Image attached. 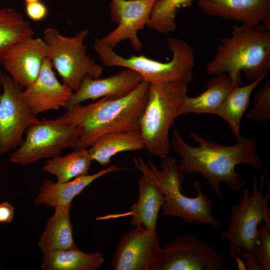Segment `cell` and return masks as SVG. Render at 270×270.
Returning <instances> with one entry per match:
<instances>
[{
    "instance_id": "6da1fadb",
    "label": "cell",
    "mask_w": 270,
    "mask_h": 270,
    "mask_svg": "<svg viewBox=\"0 0 270 270\" xmlns=\"http://www.w3.org/2000/svg\"><path fill=\"white\" fill-rule=\"evenodd\" d=\"M190 136L198 143V146L188 144L178 132L174 130L171 144L180 156V168L184 174H200L222 201V182L236 192L242 187V177L236 170V165L246 164L255 170L262 166L258 144L254 138L240 136L236 144L226 146L207 140L196 133L192 132Z\"/></svg>"
},
{
    "instance_id": "7a4b0ae2",
    "label": "cell",
    "mask_w": 270,
    "mask_h": 270,
    "mask_svg": "<svg viewBox=\"0 0 270 270\" xmlns=\"http://www.w3.org/2000/svg\"><path fill=\"white\" fill-rule=\"evenodd\" d=\"M149 83L142 81L128 94L118 98L104 97L83 106L78 104L60 116L81 130L76 149L87 148L109 133L140 131V120L148 97Z\"/></svg>"
},
{
    "instance_id": "3957f363",
    "label": "cell",
    "mask_w": 270,
    "mask_h": 270,
    "mask_svg": "<svg viewBox=\"0 0 270 270\" xmlns=\"http://www.w3.org/2000/svg\"><path fill=\"white\" fill-rule=\"evenodd\" d=\"M217 52L206 65L208 76L227 74L241 86V72L250 80L264 78L270 69V30L260 24L234 26L220 40Z\"/></svg>"
},
{
    "instance_id": "277c9868",
    "label": "cell",
    "mask_w": 270,
    "mask_h": 270,
    "mask_svg": "<svg viewBox=\"0 0 270 270\" xmlns=\"http://www.w3.org/2000/svg\"><path fill=\"white\" fill-rule=\"evenodd\" d=\"M162 160L160 170L150 161L146 163L140 156L134 158L135 168L154 182L162 192L165 197L162 214L181 218L190 224H205L220 228L221 222L212 216V202L203 194L200 181L194 182L197 192L195 198L184 196L182 192L184 174L179 164L168 156Z\"/></svg>"
},
{
    "instance_id": "5b68a950",
    "label": "cell",
    "mask_w": 270,
    "mask_h": 270,
    "mask_svg": "<svg viewBox=\"0 0 270 270\" xmlns=\"http://www.w3.org/2000/svg\"><path fill=\"white\" fill-rule=\"evenodd\" d=\"M188 84L180 82L150 83L148 100L140 120L144 148L162 159L170 150L169 131L184 97Z\"/></svg>"
},
{
    "instance_id": "8992f818",
    "label": "cell",
    "mask_w": 270,
    "mask_h": 270,
    "mask_svg": "<svg viewBox=\"0 0 270 270\" xmlns=\"http://www.w3.org/2000/svg\"><path fill=\"white\" fill-rule=\"evenodd\" d=\"M167 42L172 58L170 62H166L144 55L133 54L129 58L121 56L98 38H95L94 48L105 66H122L133 70L140 74L143 80L149 84L180 82L189 84L193 78L195 63L193 49L181 39L170 37Z\"/></svg>"
},
{
    "instance_id": "52a82bcc",
    "label": "cell",
    "mask_w": 270,
    "mask_h": 270,
    "mask_svg": "<svg viewBox=\"0 0 270 270\" xmlns=\"http://www.w3.org/2000/svg\"><path fill=\"white\" fill-rule=\"evenodd\" d=\"M265 175L264 171L259 188L256 178H252V194L248 188H244L238 204L232 209L229 226L221 234L222 240H226L230 243L229 255L232 259L237 256L238 250L240 248L254 255V248L258 239L259 224L264 221L270 226V182L266 192L262 194Z\"/></svg>"
},
{
    "instance_id": "ba28073f",
    "label": "cell",
    "mask_w": 270,
    "mask_h": 270,
    "mask_svg": "<svg viewBox=\"0 0 270 270\" xmlns=\"http://www.w3.org/2000/svg\"><path fill=\"white\" fill-rule=\"evenodd\" d=\"M88 32L85 28L74 36L68 37L53 28L44 32L43 39L48 49V58L62 82L74 92L78 90L84 78H99L102 73V68L86 54L84 40Z\"/></svg>"
},
{
    "instance_id": "9c48e42d",
    "label": "cell",
    "mask_w": 270,
    "mask_h": 270,
    "mask_svg": "<svg viewBox=\"0 0 270 270\" xmlns=\"http://www.w3.org/2000/svg\"><path fill=\"white\" fill-rule=\"evenodd\" d=\"M80 132L78 127L60 117L37 120L26 128L25 138L11 154L10 161L28 165L60 156L65 148H76Z\"/></svg>"
},
{
    "instance_id": "30bf717a",
    "label": "cell",
    "mask_w": 270,
    "mask_h": 270,
    "mask_svg": "<svg viewBox=\"0 0 270 270\" xmlns=\"http://www.w3.org/2000/svg\"><path fill=\"white\" fill-rule=\"evenodd\" d=\"M224 255L192 234L179 235L162 248L150 270H229Z\"/></svg>"
},
{
    "instance_id": "8fae6325",
    "label": "cell",
    "mask_w": 270,
    "mask_h": 270,
    "mask_svg": "<svg viewBox=\"0 0 270 270\" xmlns=\"http://www.w3.org/2000/svg\"><path fill=\"white\" fill-rule=\"evenodd\" d=\"M0 154L22 143L26 128L38 119L22 98V87L0 70Z\"/></svg>"
},
{
    "instance_id": "7c38bea8",
    "label": "cell",
    "mask_w": 270,
    "mask_h": 270,
    "mask_svg": "<svg viewBox=\"0 0 270 270\" xmlns=\"http://www.w3.org/2000/svg\"><path fill=\"white\" fill-rule=\"evenodd\" d=\"M135 226L120 238L112 262L114 270H150L160 254L156 231Z\"/></svg>"
},
{
    "instance_id": "4fadbf2b",
    "label": "cell",
    "mask_w": 270,
    "mask_h": 270,
    "mask_svg": "<svg viewBox=\"0 0 270 270\" xmlns=\"http://www.w3.org/2000/svg\"><path fill=\"white\" fill-rule=\"evenodd\" d=\"M157 0H111V20L118 26L100 40L113 49L122 40H128L137 52L142 44L138 36L148 23L154 3Z\"/></svg>"
},
{
    "instance_id": "5bb4252c",
    "label": "cell",
    "mask_w": 270,
    "mask_h": 270,
    "mask_svg": "<svg viewBox=\"0 0 270 270\" xmlns=\"http://www.w3.org/2000/svg\"><path fill=\"white\" fill-rule=\"evenodd\" d=\"M48 53L44 39L30 36L13 44L4 54L2 64L13 80L26 88L38 76Z\"/></svg>"
},
{
    "instance_id": "9a60e30c",
    "label": "cell",
    "mask_w": 270,
    "mask_h": 270,
    "mask_svg": "<svg viewBox=\"0 0 270 270\" xmlns=\"http://www.w3.org/2000/svg\"><path fill=\"white\" fill-rule=\"evenodd\" d=\"M74 92L57 79L51 62L46 58L36 80L22 90L23 100L37 114L60 108L68 109Z\"/></svg>"
},
{
    "instance_id": "2e32d148",
    "label": "cell",
    "mask_w": 270,
    "mask_h": 270,
    "mask_svg": "<svg viewBox=\"0 0 270 270\" xmlns=\"http://www.w3.org/2000/svg\"><path fill=\"white\" fill-rule=\"evenodd\" d=\"M142 80L140 74L129 68L105 78H86L78 90L74 92L68 109L90 100L106 96L112 98L124 97L132 92Z\"/></svg>"
},
{
    "instance_id": "e0dca14e",
    "label": "cell",
    "mask_w": 270,
    "mask_h": 270,
    "mask_svg": "<svg viewBox=\"0 0 270 270\" xmlns=\"http://www.w3.org/2000/svg\"><path fill=\"white\" fill-rule=\"evenodd\" d=\"M206 14L256 25L270 18V0H198Z\"/></svg>"
},
{
    "instance_id": "ac0fdd59",
    "label": "cell",
    "mask_w": 270,
    "mask_h": 270,
    "mask_svg": "<svg viewBox=\"0 0 270 270\" xmlns=\"http://www.w3.org/2000/svg\"><path fill=\"white\" fill-rule=\"evenodd\" d=\"M122 170L114 164L94 174L79 176L66 182H55L46 179L40 186L34 204L53 208L72 204V200L95 180L108 173Z\"/></svg>"
},
{
    "instance_id": "d6986e66",
    "label": "cell",
    "mask_w": 270,
    "mask_h": 270,
    "mask_svg": "<svg viewBox=\"0 0 270 270\" xmlns=\"http://www.w3.org/2000/svg\"><path fill=\"white\" fill-rule=\"evenodd\" d=\"M240 86L230 76L222 74L208 80L206 89L195 97H184L178 112V116L188 114H212L224 102L232 90Z\"/></svg>"
},
{
    "instance_id": "ffe728a7",
    "label": "cell",
    "mask_w": 270,
    "mask_h": 270,
    "mask_svg": "<svg viewBox=\"0 0 270 270\" xmlns=\"http://www.w3.org/2000/svg\"><path fill=\"white\" fill-rule=\"evenodd\" d=\"M139 196L138 201L130 207V224H140L156 231L158 214L165 201L160 188L152 180L142 174L138 181Z\"/></svg>"
},
{
    "instance_id": "44dd1931",
    "label": "cell",
    "mask_w": 270,
    "mask_h": 270,
    "mask_svg": "<svg viewBox=\"0 0 270 270\" xmlns=\"http://www.w3.org/2000/svg\"><path fill=\"white\" fill-rule=\"evenodd\" d=\"M144 148L143 138L140 131H126L104 134L96 140L88 150L92 160L102 166H107L111 158L118 153L134 152Z\"/></svg>"
},
{
    "instance_id": "7402d4cb",
    "label": "cell",
    "mask_w": 270,
    "mask_h": 270,
    "mask_svg": "<svg viewBox=\"0 0 270 270\" xmlns=\"http://www.w3.org/2000/svg\"><path fill=\"white\" fill-rule=\"evenodd\" d=\"M72 204L60 205L48 220L38 245L44 254L56 250L76 247L72 237V227L70 212Z\"/></svg>"
},
{
    "instance_id": "603a6c76",
    "label": "cell",
    "mask_w": 270,
    "mask_h": 270,
    "mask_svg": "<svg viewBox=\"0 0 270 270\" xmlns=\"http://www.w3.org/2000/svg\"><path fill=\"white\" fill-rule=\"evenodd\" d=\"M104 262L102 254H88L77 246L67 250H56L44 254L42 270H96Z\"/></svg>"
},
{
    "instance_id": "cb8c5ba5",
    "label": "cell",
    "mask_w": 270,
    "mask_h": 270,
    "mask_svg": "<svg viewBox=\"0 0 270 270\" xmlns=\"http://www.w3.org/2000/svg\"><path fill=\"white\" fill-rule=\"evenodd\" d=\"M264 79L260 78L245 86L234 88L213 114L227 122L236 140L240 137L241 120L250 105L251 94Z\"/></svg>"
},
{
    "instance_id": "d4e9b609",
    "label": "cell",
    "mask_w": 270,
    "mask_h": 270,
    "mask_svg": "<svg viewBox=\"0 0 270 270\" xmlns=\"http://www.w3.org/2000/svg\"><path fill=\"white\" fill-rule=\"evenodd\" d=\"M92 161L87 148L76 149L64 156L48 159L43 170L56 176L57 182H63L87 174Z\"/></svg>"
},
{
    "instance_id": "484cf974",
    "label": "cell",
    "mask_w": 270,
    "mask_h": 270,
    "mask_svg": "<svg viewBox=\"0 0 270 270\" xmlns=\"http://www.w3.org/2000/svg\"><path fill=\"white\" fill-rule=\"evenodd\" d=\"M34 32L29 22L10 8L0 9V65L6 51L16 42L32 36Z\"/></svg>"
},
{
    "instance_id": "4316f807",
    "label": "cell",
    "mask_w": 270,
    "mask_h": 270,
    "mask_svg": "<svg viewBox=\"0 0 270 270\" xmlns=\"http://www.w3.org/2000/svg\"><path fill=\"white\" fill-rule=\"evenodd\" d=\"M194 0H157L154 3L146 26L167 34L176 28V18L178 9L191 6Z\"/></svg>"
},
{
    "instance_id": "83f0119b",
    "label": "cell",
    "mask_w": 270,
    "mask_h": 270,
    "mask_svg": "<svg viewBox=\"0 0 270 270\" xmlns=\"http://www.w3.org/2000/svg\"><path fill=\"white\" fill-rule=\"evenodd\" d=\"M254 106L246 113V118L252 121L265 122L270 119V83L267 81L255 94Z\"/></svg>"
},
{
    "instance_id": "f1b7e54d",
    "label": "cell",
    "mask_w": 270,
    "mask_h": 270,
    "mask_svg": "<svg viewBox=\"0 0 270 270\" xmlns=\"http://www.w3.org/2000/svg\"><path fill=\"white\" fill-rule=\"evenodd\" d=\"M254 255L260 270H270V226L262 222L258 226V239Z\"/></svg>"
},
{
    "instance_id": "f546056e",
    "label": "cell",
    "mask_w": 270,
    "mask_h": 270,
    "mask_svg": "<svg viewBox=\"0 0 270 270\" xmlns=\"http://www.w3.org/2000/svg\"><path fill=\"white\" fill-rule=\"evenodd\" d=\"M25 10L28 16L36 22L43 20L48 14L46 6L40 0L26 3Z\"/></svg>"
},
{
    "instance_id": "4dcf8cb0",
    "label": "cell",
    "mask_w": 270,
    "mask_h": 270,
    "mask_svg": "<svg viewBox=\"0 0 270 270\" xmlns=\"http://www.w3.org/2000/svg\"><path fill=\"white\" fill-rule=\"evenodd\" d=\"M14 216V207L8 202L0 203V223H10Z\"/></svg>"
},
{
    "instance_id": "1f68e13d",
    "label": "cell",
    "mask_w": 270,
    "mask_h": 270,
    "mask_svg": "<svg viewBox=\"0 0 270 270\" xmlns=\"http://www.w3.org/2000/svg\"><path fill=\"white\" fill-rule=\"evenodd\" d=\"M238 254H241L246 258V269L249 270H260L254 255L247 251H242L240 248L238 249Z\"/></svg>"
},
{
    "instance_id": "d6a6232c",
    "label": "cell",
    "mask_w": 270,
    "mask_h": 270,
    "mask_svg": "<svg viewBox=\"0 0 270 270\" xmlns=\"http://www.w3.org/2000/svg\"><path fill=\"white\" fill-rule=\"evenodd\" d=\"M234 259L236 260L238 270H246V264H244V262L242 259L238 256H236Z\"/></svg>"
},
{
    "instance_id": "836d02e7",
    "label": "cell",
    "mask_w": 270,
    "mask_h": 270,
    "mask_svg": "<svg viewBox=\"0 0 270 270\" xmlns=\"http://www.w3.org/2000/svg\"><path fill=\"white\" fill-rule=\"evenodd\" d=\"M40 0H24L26 3L40 1Z\"/></svg>"
},
{
    "instance_id": "e575fe53",
    "label": "cell",
    "mask_w": 270,
    "mask_h": 270,
    "mask_svg": "<svg viewBox=\"0 0 270 270\" xmlns=\"http://www.w3.org/2000/svg\"></svg>"
},
{
    "instance_id": "d590c367",
    "label": "cell",
    "mask_w": 270,
    "mask_h": 270,
    "mask_svg": "<svg viewBox=\"0 0 270 270\" xmlns=\"http://www.w3.org/2000/svg\"></svg>"
}]
</instances>
